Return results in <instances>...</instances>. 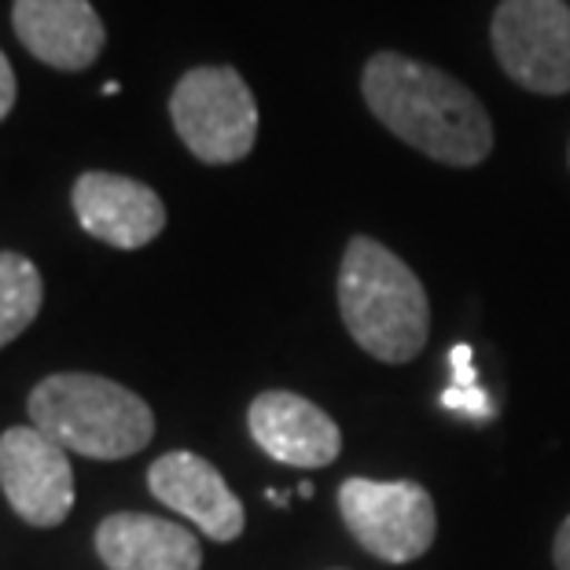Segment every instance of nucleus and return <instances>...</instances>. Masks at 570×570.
Masks as SVG:
<instances>
[{
  "instance_id": "obj_1",
  "label": "nucleus",
  "mask_w": 570,
  "mask_h": 570,
  "mask_svg": "<svg viewBox=\"0 0 570 570\" xmlns=\"http://www.w3.org/2000/svg\"><path fill=\"white\" fill-rule=\"evenodd\" d=\"M368 111L442 166H479L493 151V122L464 81L402 52H375L361 70Z\"/></svg>"
},
{
  "instance_id": "obj_2",
  "label": "nucleus",
  "mask_w": 570,
  "mask_h": 570,
  "mask_svg": "<svg viewBox=\"0 0 570 570\" xmlns=\"http://www.w3.org/2000/svg\"><path fill=\"white\" fill-rule=\"evenodd\" d=\"M338 313L354 343L383 365H409L428 346V291L391 247L372 236L346 244L338 265Z\"/></svg>"
},
{
  "instance_id": "obj_3",
  "label": "nucleus",
  "mask_w": 570,
  "mask_h": 570,
  "mask_svg": "<svg viewBox=\"0 0 570 570\" xmlns=\"http://www.w3.org/2000/svg\"><path fill=\"white\" fill-rule=\"evenodd\" d=\"M30 423L67 453L126 460L155 439V412L129 386L92 372H56L30 391Z\"/></svg>"
},
{
  "instance_id": "obj_4",
  "label": "nucleus",
  "mask_w": 570,
  "mask_h": 570,
  "mask_svg": "<svg viewBox=\"0 0 570 570\" xmlns=\"http://www.w3.org/2000/svg\"><path fill=\"white\" fill-rule=\"evenodd\" d=\"M169 118L180 144L206 166L247 159L258 140V104L233 67H191L174 85Z\"/></svg>"
},
{
  "instance_id": "obj_5",
  "label": "nucleus",
  "mask_w": 570,
  "mask_h": 570,
  "mask_svg": "<svg viewBox=\"0 0 570 570\" xmlns=\"http://www.w3.org/2000/svg\"><path fill=\"white\" fill-rule=\"evenodd\" d=\"M338 515L361 549L383 563L420 560L439 533L434 497L409 479H346L338 487Z\"/></svg>"
},
{
  "instance_id": "obj_6",
  "label": "nucleus",
  "mask_w": 570,
  "mask_h": 570,
  "mask_svg": "<svg viewBox=\"0 0 570 570\" xmlns=\"http://www.w3.org/2000/svg\"><path fill=\"white\" fill-rule=\"evenodd\" d=\"M490 41L501 70L527 92H570V8L563 0H501Z\"/></svg>"
},
{
  "instance_id": "obj_7",
  "label": "nucleus",
  "mask_w": 570,
  "mask_h": 570,
  "mask_svg": "<svg viewBox=\"0 0 570 570\" xmlns=\"http://www.w3.org/2000/svg\"><path fill=\"white\" fill-rule=\"evenodd\" d=\"M0 490L22 523L59 527L75 508L70 453L38 428H8L0 434Z\"/></svg>"
},
{
  "instance_id": "obj_8",
  "label": "nucleus",
  "mask_w": 570,
  "mask_h": 570,
  "mask_svg": "<svg viewBox=\"0 0 570 570\" xmlns=\"http://www.w3.org/2000/svg\"><path fill=\"white\" fill-rule=\"evenodd\" d=\"M78 225L92 239L118 250H140L166 228V203L144 180L89 169L70 188Z\"/></svg>"
},
{
  "instance_id": "obj_9",
  "label": "nucleus",
  "mask_w": 570,
  "mask_h": 570,
  "mask_svg": "<svg viewBox=\"0 0 570 570\" xmlns=\"http://www.w3.org/2000/svg\"><path fill=\"white\" fill-rule=\"evenodd\" d=\"M250 439L287 468H327L343 453V431L321 405L295 391H265L247 409Z\"/></svg>"
},
{
  "instance_id": "obj_10",
  "label": "nucleus",
  "mask_w": 570,
  "mask_h": 570,
  "mask_svg": "<svg viewBox=\"0 0 570 570\" xmlns=\"http://www.w3.org/2000/svg\"><path fill=\"white\" fill-rule=\"evenodd\" d=\"M148 490L169 512L191 519L210 541L228 544L247 527L244 501L228 490L222 471L188 449H174V453L155 460L148 471Z\"/></svg>"
},
{
  "instance_id": "obj_11",
  "label": "nucleus",
  "mask_w": 570,
  "mask_h": 570,
  "mask_svg": "<svg viewBox=\"0 0 570 570\" xmlns=\"http://www.w3.org/2000/svg\"><path fill=\"white\" fill-rule=\"evenodd\" d=\"M16 38L52 70H89L107 45L104 19L89 0H11Z\"/></svg>"
},
{
  "instance_id": "obj_12",
  "label": "nucleus",
  "mask_w": 570,
  "mask_h": 570,
  "mask_svg": "<svg viewBox=\"0 0 570 570\" xmlns=\"http://www.w3.org/2000/svg\"><path fill=\"white\" fill-rule=\"evenodd\" d=\"M107 570H199L203 544L188 527L144 512H115L96 527Z\"/></svg>"
},
{
  "instance_id": "obj_13",
  "label": "nucleus",
  "mask_w": 570,
  "mask_h": 570,
  "mask_svg": "<svg viewBox=\"0 0 570 570\" xmlns=\"http://www.w3.org/2000/svg\"><path fill=\"white\" fill-rule=\"evenodd\" d=\"M45 302V281L27 254L0 250V350L38 321Z\"/></svg>"
},
{
  "instance_id": "obj_14",
  "label": "nucleus",
  "mask_w": 570,
  "mask_h": 570,
  "mask_svg": "<svg viewBox=\"0 0 570 570\" xmlns=\"http://www.w3.org/2000/svg\"><path fill=\"white\" fill-rule=\"evenodd\" d=\"M16 92H19L16 70H11L4 48H0V122H4V118L11 115V107H16Z\"/></svg>"
},
{
  "instance_id": "obj_15",
  "label": "nucleus",
  "mask_w": 570,
  "mask_h": 570,
  "mask_svg": "<svg viewBox=\"0 0 570 570\" xmlns=\"http://www.w3.org/2000/svg\"><path fill=\"white\" fill-rule=\"evenodd\" d=\"M552 563L556 570H570V515L556 530V541H552Z\"/></svg>"
},
{
  "instance_id": "obj_16",
  "label": "nucleus",
  "mask_w": 570,
  "mask_h": 570,
  "mask_svg": "<svg viewBox=\"0 0 570 570\" xmlns=\"http://www.w3.org/2000/svg\"><path fill=\"white\" fill-rule=\"evenodd\" d=\"M567 163H570V151H567Z\"/></svg>"
},
{
  "instance_id": "obj_17",
  "label": "nucleus",
  "mask_w": 570,
  "mask_h": 570,
  "mask_svg": "<svg viewBox=\"0 0 570 570\" xmlns=\"http://www.w3.org/2000/svg\"><path fill=\"white\" fill-rule=\"evenodd\" d=\"M335 570H343V567H335Z\"/></svg>"
}]
</instances>
